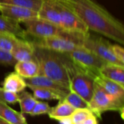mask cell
Wrapping results in <instances>:
<instances>
[{"label": "cell", "instance_id": "obj_1", "mask_svg": "<svg viewBox=\"0 0 124 124\" xmlns=\"http://www.w3.org/2000/svg\"><path fill=\"white\" fill-rule=\"evenodd\" d=\"M89 31L124 44L123 23L95 0H67Z\"/></svg>", "mask_w": 124, "mask_h": 124}, {"label": "cell", "instance_id": "obj_2", "mask_svg": "<svg viewBox=\"0 0 124 124\" xmlns=\"http://www.w3.org/2000/svg\"><path fill=\"white\" fill-rule=\"evenodd\" d=\"M35 57L39 64L41 75L52 79L70 89V77L65 66V53L35 46Z\"/></svg>", "mask_w": 124, "mask_h": 124}, {"label": "cell", "instance_id": "obj_3", "mask_svg": "<svg viewBox=\"0 0 124 124\" xmlns=\"http://www.w3.org/2000/svg\"><path fill=\"white\" fill-rule=\"evenodd\" d=\"M27 34L31 35L37 39L52 36H68L78 39H84V33L67 31L49 21L41 19L38 17L27 20L24 22Z\"/></svg>", "mask_w": 124, "mask_h": 124}, {"label": "cell", "instance_id": "obj_4", "mask_svg": "<svg viewBox=\"0 0 124 124\" xmlns=\"http://www.w3.org/2000/svg\"><path fill=\"white\" fill-rule=\"evenodd\" d=\"M67 54L78 69L90 75L94 78L100 75L101 68L108 64L83 45L76 47Z\"/></svg>", "mask_w": 124, "mask_h": 124}, {"label": "cell", "instance_id": "obj_5", "mask_svg": "<svg viewBox=\"0 0 124 124\" xmlns=\"http://www.w3.org/2000/svg\"><path fill=\"white\" fill-rule=\"evenodd\" d=\"M124 99H116L109 96L98 84L95 83L93 96L89 103V109L99 118L101 114L108 110L118 111L124 119Z\"/></svg>", "mask_w": 124, "mask_h": 124}, {"label": "cell", "instance_id": "obj_6", "mask_svg": "<svg viewBox=\"0 0 124 124\" xmlns=\"http://www.w3.org/2000/svg\"><path fill=\"white\" fill-rule=\"evenodd\" d=\"M82 45L108 64L124 65V63L121 62L115 56L112 50V44L109 41L102 37L92 34L89 31L84 34Z\"/></svg>", "mask_w": 124, "mask_h": 124}, {"label": "cell", "instance_id": "obj_7", "mask_svg": "<svg viewBox=\"0 0 124 124\" xmlns=\"http://www.w3.org/2000/svg\"><path fill=\"white\" fill-rule=\"evenodd\" d=\"M36 47L47 49L52 51L68 53L73 50L76 47L82 45L83 39L68 36H52L37 39L32 42Z\"/></svg>", "mask_w": 124, "mask_h": 124}, {"label": "cell", "instance_id": "obj_8", "mask_svg": "<svg viewBox=\"0 0 124 124\" xmlns=\"http://www.w3.org/2000/svg\"><path fill=\"white\" fill-rule=\"evenodd\" d=\"M53 1L60 14L61 28L67 31H77L84 34L89 31L86 26L66 1Z\"/></svg>", "mask_w": 124, "mask_h": 124}, {"label": "cell", "instance_id": "obj_9", "mask_svg": "<svg viewBox=\"0 0 124 124\" xmlns=\"http://www.w3.org/2000/svg\"><path fill=\"white\" fill-rule=\"evenodd\" d=\"M25 81L27 87H39L49 89L57 94L62 98V100H64L65 97L70 91L68 87L41 75L31 78H26L25 79Z\"/></svg>", "mask_w": 124, "mask_h": 124}, {"label": "cell", "instance_id": "obj_10", "mask_svg": "<svg viewBox=\"0 0 124 124\" xmlns=\"http://www.w3.org/2000/svg\"><path fill=\"white\" fill-rule=\"evenodd\" d=\"M1 15L11 18L18 23L38 17V12L33 10L16 5L0 4Z\"/></svg>", "mask_w": 124, "mask_h": 124}, {"label": "cell", "instance_id": "obj_11", "mask_svg": "<svg viewBox=\"0 0 124 124\" xmlns=\"http://www.w3.org/2000/svg\"><path fill=\"white\" fill-rule=\"evenodd\" d=\"M10 53L17 61L36 60L35 46L32 42L26 39L19 38Z\"/></svg>", "mask_w": 124, "mask_h": 124}, {"label": "cell", "instance_id": "obj_12", "mask_svg": "<svg viewBox=\"0 0 124 124\" xmlns=\"http://www.w3.org/2000/svg\"><path fill=\"white\" fill-rule=\"evenodd\" d=\"M98 84L109 96L116 99H124V86L100 75L94 78Z\"/></svg>", "mask_w": 124, "mask_h": 124}, {"label": "cell", "instance_id": "obj_13", "mask_svg": "<svg viewBox=\"0 0 124 124\" xmlns=\"http://www.w3.org/2000/svg\"><path fill=\"white\" fill-rule=\"evenodd\" d=\"M38 18L61 27L60 14L53 0L42 1L41 7L38 11Z\"/></svg>", "mask_w": 124, "mask_h": 124}, {"label": "cell", "instance_id": "obj_14", "mask_svg": "<svg viewBox=\"0 0 124 124\" xmlns=\"http://www.w3.org/2000/svg\"><path fill=\"white\" fill-rule=\"evenodd\" d=\"M14 67L15 72L24 79L31 78L40 75V67L36 60L17 61Z\"/></svg>", "mask_w": 124, "mask_h": 124}, {"label": "cell", "instance_id": "obj_15", "mask_svg": "<svg viewBox=\"0 0 124 124\" xmlns=\"http://www.w3.org/2000/svg\"><path fill=\"white\" fill-rule=\"evenodd\" d=\"M0 32L9 33L23 39H25L28 36L25 30L22 28L20 23L2 15H0Z\"/></svg>", "mask_w": 124, "mask_h": 124}, {"label": "cell", "instance_id": "obj_16", "mask_svg": "<svg viewBox=\"0 0 124 124\" xmlns=\"http://www.w3.org/2000/svg\"><path fill=\"white\" fill-rule=\"evenodd\" d=\"M100 74L106 78L115 81L124 86V67L115 64H106L104 65Z\"/></svg>", "mask_w": 124, "mask_h": 124}, {"label": "cell", "instance_id": "obj_17", "mask_svg": "<svg viewBox=\"0 0 124 124\" xmlns=\"http://www.w3.org/2000/svg\"><path fill=\"white\" fill-rule=\"evenodd\" d=\"M26 87L25 79L15 72L7 75L3 81V88L4 90L17 94L24 91Z\"/></svg>", "mask_w": 124, "mask_h": 124}, {"label": "cell", "instance_id": "obj_18", "mask_svg": "<svg viewBox=\"0 0 124 124\" xmlns=\"http://www.w3.org/2000/svg\"><path fill=\"white\" fill-rule=\"evenodd\" d=\"M0 117L12 124H28L21 113L14 110L7 104L0 101Z\"/></svg>", "mask_w": 124, "mask_h": 124}, {"label": "cell", "instance_id": "obj_19", "mask_svg": "<svg viewBox=\"0 0 124 124\" xmlns=\"http://www.w3.org/2000/svg\"><path fill=\"white\" fill-rule=\"evenodd\" d=\"M75 110L76 109L74 107H73L65 101L62 100L60 101L57 106H55L54 107H52L48 115L50 118L57 121L60 118L70 116Z\"/></svg>", "mask_w": 124, "mask_h": 124}, {"label": "cell", "instance_id": "obj_20", "mask_svg": "<svg viewBox=\"0 0 124 124\" xmlns=\"http://www.w3.org/2000/svg\"><path fill=\"white\" fill-rule=\"evenodd\" d=\"M18 94V103L22 114H30L38 100L28 91H23Z\"/></svg>", "mask_w": 124, "mask_h": 124}, {"label": "cell", "instance_id": "obj_21", "mask_svg": "<svg viewBox=\"0 0 124 124\" xmlns=\"http://www.w3.org/2000/svg\"><path fill=\"white\" fill-rule=\"evenodd\" d=\"M43 0H0V4H10L26 7L38 12Z\"/></svg>", "mask_w": 124, "mask_h": 124}, {"label": "cell", "instance_id": "obj_22", "mask_svg": "<svg viewBox=\"0 0 124 124\" xmlns=\"http://www.w3.org/2000/svg\"><path fill=\"white\" fill-rule=\"evenodd\" d=\"M33 91V96L36 99H43V100H58L62 101V98L56 93L44 88L39 87H31L29 88Z\"/></svg>", "mask_w": 124, "mask_h": 124}, {"label": "cell", "instance_id": "obj_23", "mask_svg": "<svg viewBox=\"0 0 124 124\" xmlns=\"http://www.w3.org/2000/svg\"><path fill=\"white\" fill-rule=\"evenodd\" d=\"M64 101L68 102L75 109H89V103L78 94L72 91L67 94L64 99Z\"/></svg>", "mask_w": 124, "mask_h": 124}, {"label": "cell", "instance_id": "obj_24", "mask_svg": "<svg viewBox=\"0 0 124 124\" xmlns=\"http://www.w3.org/2000/svg\"><path fill=\"white\" fill-rule=\"evenodd\" d=\"M18 39L14 34L0 32V49L11 53Z\"/></svg>", "mask_w": 124, "mask_h": 124}, {"label": "cell", "instance_id": "obj_25", "mask_svg": "<svg viewBox=\"0 0 124 124\" xmlns=\"http://www.w3.org/2000/svg\"><path fill=\"white\" fill-rule=\"evenodd\" d=\"M93 114L89 109H76L74 113L70 115L72 124H81Z\"/></svg>", "mask_w": 124, "mask_h": 124}, {"label": "cell", "instance_id": "obj_26", "mask_svg": "<svg viewBox=\"0 0 124 124\" xmlns=\"http://www.w3.org/2000/svg\"><path fill=\"white\" fill-rule=\"evenodd\" d=\"M0 101L6 104H15L18 102V94L0 88Z\"/></svg>", "mask_w": 124, "mask_h": 124}, {"label": "cell", "instance_id": "obj_27", "mask_svg": "<svg viewBox=\"0 0 124 124\" xmlns=\"http://www.w3.org/2000/svg\"><path fill=\"white\" fill-rule=\"evenodd\" d=\"M51 108L52 107L46 102L38 101L35 105L33 110L29 115L34 116V115H39L42 114H48L51 110Z\"/></svg>", "mask_w": 124, "mask_h": 124}, {"label": "cell", "instance_id": "obj_28", "mask_svg": "<svg viewBox=\"0 0 124 124\" xmlns=\"http://www.w3.org/2000/svg\"><path fill=\"white\" fill-rule=\"evenodd\" d=\"M17 61L9 52L0 49V64L14 67Z\"/></svg>", "mask_w": 124, "mask_h": 124}, {"label": "cell", "instance_id": "obj_29", "mask_svg": "<svg viewBox=\"0 0 124 124\" xmlns=\"http://www.w3.org/2000/svg\"><path fill=\"white\" fill-rule=\"evenodd\" d=\"M113 52L118 60L124 64V48L118 45H112Z\"/></svg>", "mask_w": 124, "mask_h": 124}, {"label": "cell", "instance_id": "obj_30", "mask_svg": "<svg viewBox=\"0 0 124 124\" xmlns=\"http://www.w3.org/2000/svg\"><path fill=\"white\" fill-rule=\"evenodd\" d=\"M80 124H98L97 116L93 114L90 117H89L86 120H85L83 123Z\"/></svg>", "mask_w": 124, "mask_h": 124}, {"label": "cell", "instance_id": "obj_31", "mask_svg": "<svg viewBox=\"0 0 124 124\" xmlns=\"http://www.w3.org/2000/svg\"><path fill=\"white\" fill-rule=\"evenodd\" d=\"M57 121H59V123L60 124H72L71 119H70V116L58 119Z\"/></svg>", "mask_w": 124, "mask_h": 124}, {"label": "cell", "instance_id": "obj_32", "mask_svg": "<svg viewBox=\"0 0 124 124\" xmlns=\"http://www.w3.org/2000/svg\"><path fill=\"white\" fill-rule=\"evenodd\" d=\"M0 124H11V123H9V122H8V121H5L4 119L1 118L0 117Z\"/></svg>", "mask_w": 124, "mask_h": 124}, {"label": "cell", "instance_id": "obj_33", "mask_svg": "<svg viewBox=\"0 0 124 124\" xmlns=\"http://www.w3.org/2000/svg\"><path fill=\"white\" fill-rule=\"evenodd\" d=\"M61 1H67V0H61Z\"/></svg>", "mask_w": 124, "mask_h": 124}]
</instances>
